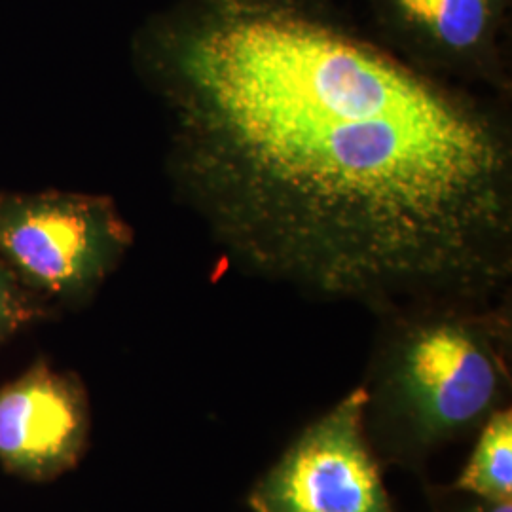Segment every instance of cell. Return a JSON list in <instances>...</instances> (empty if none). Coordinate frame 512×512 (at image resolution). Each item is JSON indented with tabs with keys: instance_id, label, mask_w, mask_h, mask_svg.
Listing matches in <instances>:
<instances>
[{
	"instance_id": "1",
	"label": "cell",
	"mask_w": 512,
	"mask_h": 512,
	"mask_svg": "<svg viewBox=\"0 0 512 512\" xmlns=\"http://www.w3.org/2000/svg\"><path fill=\"white\" fill-rule=\"evenodd\" d=\"M133 59L173 190L232 270L376 317L511 294L507 97L412 65L334 0H175Z\"/></svg>"
},
{
	"instance_id": "2",
	"label": "cell",
	"mask_w": 512,
	"mask_h": 512,
	"mask_svg": "<svg viewBox=\"0 0 512 512\" xmlns=\"http://www.w3.org/2000/svg\"><path fill=\"white\" fill-rule=\"evenodd\" d=\"M511 294L378 315L365 378L366 437L382 465L421 471L509 406Z\"/></svg>"
},
{
	"instance_id": "3",
	"label": "cell",
	"mask_w": 512,
	"mask_h": 512,
	"mask_svg": "<svg viewBox=\"0 0 512 512\" xmlns=\"http://www.w3.org/2000/svg\"><path fill=\"white\" fill-rule=\"evenodd\" d=\"M133 238L107 196L0 194V258L42 298L73 306L90 300Z\"/></svg>"
},
{
	"instance_id": "4",
	"label": "cell",
	"mask_w": 512,
	"mask_h": 512,
	"mask_svg": "<svg viewBox=\"0 0 512 512\" xmlns=\"http://www.w3.org/2000/svg\"><path fill=\"white\" fill-rule=\"evenodd\" d=\"M353 387L306 425L247 495L251 512H395Z\"/></svg>"
},
{
	"instance_id": "5",
	"label": "cell",
	"mask_w": 512,
	"mask_h": 512,
	"mask_svg": "<svg viewBox=\"0 0 512 512\" xmlns=\"http://www.w3.org/2000/svg\"><path fill=\"white\" fill-rule=\"evenodd\" d=\"M372 33L427 73L511 97L512 0H365Z\"/></svg>"
},
{
	"instance_id": "6",
	"label": "cell",
	"mask_w": 512,
	"mask_h": 512,
	"mask_svg": "<svg viewBox=\"0 0 512 512\" xmlns=\"http://www.w3.org/2000/svg\"><path fill=\"white\" fill-rule=\"evenodd\" d=\"M88 427L78 380L46 363L0 389V463L16 475L48 480L74 467Z\"/></svg>"
},
{
	"instance_id": "7",
	"label": "cell",
	"mask_w": 512,
	"mask_h": 512,
	"mask_svg": "<svg viewBox=\"0 0 512 512\" xmlns=\"http://www.w3.org/2000/svg\"><path fill=\"white\" fill-rule=\"evenodd\" d=\"M488 501H512V410L501 408L476 433L465 469L450 486Z\"/></svg>"
},
{
	"instance_id": "8",
	"label": "cell",
	"mask_w": 512,
	"mask_h": 512,
	"mask_svg": "<svg viewBox=\"0 0 512 512\" xmlns=\"http://www.w3.org/2000/svg\"><path fill=\"white\" fill-rule=\"evenodd\" d=\"M46 298L31 291L0 258V346L33 323L48 317Z\"/></svg>"
},
{
	"instance_id": "9",
	"label": "cell",
	"mask_w": 512,
	"mask_h": 512,
	"mask_svg": "<svg viewBox=\"0 0 512 512\" xmlns=\"http://www.w3.org/2000/svg\"><path fill=\"white\" fill-rule=\"evenodd\" d=\"M427 499L433 512H512V501H488L450 486L427 488Z\"/></svg>"
}]
</instances>
